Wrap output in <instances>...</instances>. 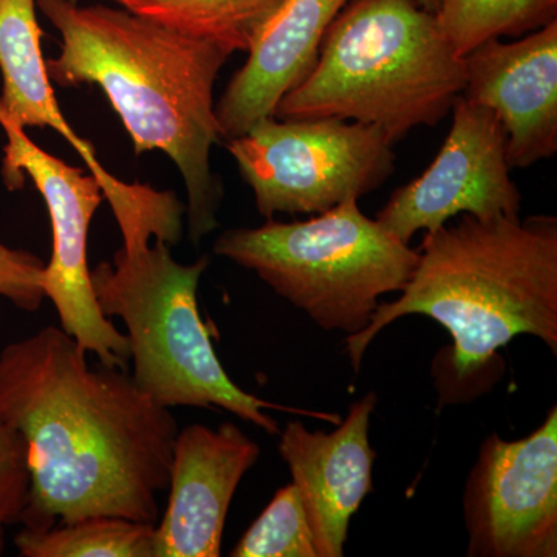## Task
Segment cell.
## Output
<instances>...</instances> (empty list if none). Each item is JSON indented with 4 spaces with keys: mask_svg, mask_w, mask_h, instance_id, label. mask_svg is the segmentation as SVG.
Segmentation results:
<instances>
[{
    "mask_svg": "<svg viewBox=\"0 0 557 557\" xmlns=\"http://www.w3.org/2000/svg\"><path fill=\"white\" fill-rule=\"evenodd\" d=\"M87 357L51 325L0 351V418L27 443L30 468L22 527L98 516L157 525L177 420L126 369Z\"/></svg>",
    "mask_w": 557,
    "mask_h": 557,
    "instance_id": "6da1fadb",
    "label": "cell"
},
{
    "mask_svg": "<svg viewBox=\"0 0 557 557\" xmlns=\"http://www.w3.org/2000/svg\"><path fill=\"white\" fill-rule=\"evenodd\" d=\"M36 7L61 36L60 54L47 61L51 83L100 86L135 153L159 150L174 161L188 196L189 237L199 244L219 225L214 87L228 54L121 7L75 0H36Z\"/></svg>",
    "mask_w": 557,
    "mask_h": 557,
    "instance_id": "7a4b0ae2",
    "label": "cell"
},
{
    "mask_svg": "<svg viewBox=\"0 0 557 557\" xmlns=\"http://www.w3.org/2000/svg\"><path fill=\"white\" fill-rule=\"evenodd\" d=\"M423 314L453 338L449 369L458 383L490 368L516 336L531 335L557 354V218L461 214L424 234L401 296L379 304L369 327L346 338L355 372L381 330Z\"/></svg>",
    "mask_w": 557,
    "mask_h": 557,
    "instance_id": "3957f363",
    "label": "cell"
},
{
    "mask_svg": "<svg viewBox=\"0 0 557 557\" xmlns=\"http://www.w3.org/2000/svg\"><path fill=\"white\" fill-rule=\"evenodd\" d=\"M183 205L159 190L119 215L123 247L112 262L90 270L98 309L126 325L132 379L166 408H222L269 434L277 421L267 409H287L248 394L230 379L199 310L197 289L208 256L193 263L172 258L183 230Z\"/></svg>",
    "mask_w": 557,
    "mask_h": 557,
    "instance_id": "277c9868",
    "label": "cell"
},
{
    "mask_svg": "<svg viewBox=\"0 0 557 557\" xmlns=\"http://www.w3.org/2000/svg\"><path fill=\"white\" fill-rule=\"evenodd\" d=\"M465 81L463 58L417 0H348L310 75L277 102L274 119L355 121L394 145L417 127L437 126Z\"/></svg>",
    "mask_w": 557,
    "mask_h": 557,
    "instance_id": "5b68a950",
    "label": "cell"
},
{
    "mask_svg": "<svg viewBox=\"0 0 557 557\" xmlns=\"http://www.w3.org/2000/svg\"><path fill=\"white\" fill-rule=\"evenodd\" d=\"M214 252L255 271L322 330L347 336L369 327L381 296L401 292L418 260L355 199L304 222L226 230Z\"/></svg>",
    "mask_w": 557,
    "mask_h": 557,
    "instance_id": "8992f818",
    "label": "cell"
},
{
    "mask_svg": "<svg viewBox=\"0 0 557 557\" xmlns=\"http://www.w3.org/2000/svg\"><path fill=\"white\" fill-rule=\"evenodd\" d=\"M386 135L339 119L259 121L226 141L263 218L317 215L380 188L394 172Z\"/></svg>",
    "mask_w": 557,
    "mask_h": 557,
    "instance_id": "52a82bcc",
    "label": "cell"
},
{
    "mask_svg": "<svg viewBox=\"0 0 557 557\" xmlns=\"http://www.w3.org/2000/svg\"><path fill=\"white\" fill-rule=\"evenodd\" d=\"M0 127L7 137L2 161L7 188L21 189L27 175L49 211L51 256L44 267L42 287L57 309L61 329L87 354L97 355L101 364L126 369L129 341L98 309L87 260L91 220L104 200L100 183L35 145L2 109Z\"/></svg>",
    "mask_w": 557,
    "mask_h": 557,
    "instance_id": "ba28073f",
    "label": "cell"
},
{
    "mask_svg": "<svg viewBox=\"0 0 557 557\" xmlns=\"http://www.w3.org/2000/svg\"><path fill=\"white\" fill-rule=\"evenodd\" d=\"M463 518L468 556H557V406L525 438L482 443Z\"/></svg>",
    "mask_w": 557,
    "mask_h": 557,
    "instance_id": "9c48e42d",
    "label": "cell"
},
{
    "mask_svg": "<svg viewBox=\"0 0 557 557\" xmlns=\"http://www.w3.org/2000/svg\"><path fill=\"white\" fill-rule=\"evenodd\" d=\"M450 112L453 127L431 166L395 190L376 214L403 244L460 214L519 215L522 197L509 177L507 132L496 113L461 97Z\"/></svg>",
    "mask_w": 557,
    "mask_h": 557,
    "instance_id": "30bf717a",
    "label": "cell"
},
{
    "mask_svg": "<svg viewBox=\"0 0 557 557\" xmlns=\"http://www.w3.org/2000/svg\"><path fill=\"white\" fill-rule=\"evenodd\" d=\"M461 98L493 110L507 132L509 170L557 152V20L525 38L480 44L463 57Z\"/></svg>",
    "mask_w": 557,
    "mask_h": 557,
    "instance_id": "8fae6325",
    "label": "cell"
},
{
    "mask_svg": "<svg viewBox=\"0 0 557 557\" xmlns=\"http://www.w3.org/2000/svg\"><path fill=\"white\" fill-rule=\"evenodd\" d=\"M259 456L258 443L236 424L180 429L153 557H219L231 502Z\"/></svg>",
    "mask_w": 557,
    "mask_h": 557,
    "instance_id": "7c38bea8",
    "label": "cell"
},
{
    "mask_svg": "<svg viewBox=\"0 0 557 557\" xmlns=\"http://www.w3.org/2000/svg\"><path fill=\"white\" fill-rule=\"evenodd\" d=\"M376 395L348 408L330 434L289 421L278 432V454L292 472L313 531L319 557H343L350 520L372 491L376 453L369 442Z\"/></svg>",
    "mask_w": 557,
    "mask_h": 557,
    "instance_id": "4fadbf2b",
    "label": "cell"
},
{
    "mask_svg": "<svg viewBox=\"0 0 557 557\" xmlns=\"http://www.w3.org/2000/svg\"><path fill=\"white\" fill-rule=\"evenodd\" d=\"M348 0H284L215 102L220 139L247 134L274 116L277 102L317 64L330 24Z\"/></svg>",
    "mask_w": 557,
    "mask_h": 557,
    "instance_id": "5bb4252c",
    "label": "cell"
},
{
    "mask_svg": "<svg viewBox=\"0 0 557 557\" xmlns=\"http://www.w3.org/2000/svg\"><path fill=\"white\" fill-rule=\"evenodd\" d=\"M0 109L22 129H53L78 152L100 183L104 199L123 182L100 163L90 141L65 119L54 97L42 53V30L36 0H0Z\"/></svg>",
    "mask_w": 557,
    "mask_h": 557,
    "instance_id": "9a60e30c",
    "label": "cell"
},
{
    "mask_svg": "<svg viewBox=\"0 0 557 557\" xmlns=\"http://www.w3.org/2000/svg\"><path fill=\"white\" fill-rule=\"evenodd\" d=\"M121 9L212 44L248 53L284 0H109Z\"/></svg>",
    "mask_w": 557,
    "mask_h": 557,
    "instance_id": "2e32d148",
    "label": "cell"
},
{
    "mask_svg": "<svg viewBox=\"0 0 557 557\" xmlns=\"http://www.w3.org/2000/svg\"><path fill=\"white\" fill-rule=\"evenodd\" d=\"M153 523L98 516L46 530L22 528L14 545L22 557H153Z\"/></svg>",
    "mask_w": 557,
    "mask_h": 557,
    "instance_id": "e0dca14e",
    "label": "cell"
},
{
    "mask_svg": "<svg viewBox=\"0 0 557 557\" xmlns=\"http://www.w3.org/2000/svg\"><path fill=\"white\" fill-rule=\"evenodd\" d=\"M437 21L458 57L490 39L518 38L557 20V0H443Z\"/></svg>",
    "mask_w": 557,
    "mask_h": 557,
    "instance_id": "ac0fdd59",
    "label": "cell"
},
{
    "mask_svg": "<svg viewBox=\"0 0 557 557\" xmlns=\"http://www.w3.org/2000/svg\"><path fill=\"white\" fill-rule=\"evenodd\" d=\"M233 557H319L298 487L276 491L231 552Z\"/></svg>",
    "mask_w": 557,
    "mask_h": 557,
    "instance_id": "d6986e66",
    "label": "cell"
},
{
    "mask_svg": "<svg viewBox=\"0 0 557 557\" xmlns=\"http://www.w3.org/2000/svg\"><path fill=\"white\" fill-rule=\"evenodd\" d=\"M30 491L27 443L0 418V555L7 528L21 523Z\"/></svg>",
    "mask_w": 557,
    "mask_h": 557,
    "instance_id": "ffe728a7",
    "label": "cell"
},
{
    "mask_svg": "<svg viewBox=\"0 0 557 557\" xmlns=\"http://www.w3.org/2000/svg\"><path fill=\"white\" fill-rule=\"evenodd\" d=\"M44 267L46 262L33 252L10 248L0 242V298L24 311L38 310L46 299Z\"/></svg>",
    "mask_w": 557,
    "mask_h": 557,
    "instance_id": "44dd1931",
    "label": "cell"
},
{
    "mask_svg": "<svg viewBox=\"0 0 557 557\" xmlns=\"http://www.w3.org/2000/svg\"><path fill=\"white\" fill-rule=\"evenodd\" d=\"M424 10L431 11V13H437L440 5L443 0H417Z\"/></svg>",
    "mask_w": 557,
    "mask_h": 557,
    "instance_id": "7402d4cb",
    "label": "cell"
},
{
    "mask_svg": "<svg viewBox=\"0 0 557 557\" xmlns=\"http://www.w3.org/2000/svg\"><path fill=\"white\" fill-rule=\"evenodd\" d=\"M75 2H79V0H75Z\"/></svg>",
    "mask_w": 557,
    "mask_h": 557,
    "instance_id": "603a6c76",
    "label": "cell"
}]
</instances>
